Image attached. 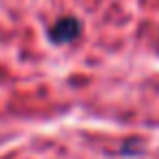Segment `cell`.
Returning a JSON list of instances; mask_svg holds the SVG:
<instances>
[{
  "label": "cell",
  "instance_id": "obj_1",
  "mask_svg": "<svg viewBox=\"0 0 159 159\" xmlns=\"http://www.w3.org/2000/svg\"><path fill=\"white\" fill-rule=\"evenodd\" d=\"M81 31H83L81 20L79 18H72V16H66V18L57 20L50 26L48 37H50L52 44H70V42H74L81 35Z\"/></svg>",
  "mask_w": 159,
  "mask_h": 159
}]
</instances>
